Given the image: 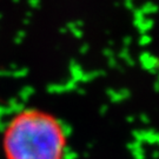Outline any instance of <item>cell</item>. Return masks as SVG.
I'll use <instances>...</instances> for the list:
<instances>
[{
	"instance_id": "6da1fadb",
	"label": "cell",
	"mask_w": 159,
	"mask_h": 159,
	"mask_svg": "<svg viewBox=\"0 0 159 159\" xmlns=\"http://www.w3.org/2000/svg\"><path fill=\"white\" fill-rule=\"evenodd\" d=\"M0 148L4 159H66L68 134L56 114L25 107L7 120Z\"/></svg>"
}]
</instances>
